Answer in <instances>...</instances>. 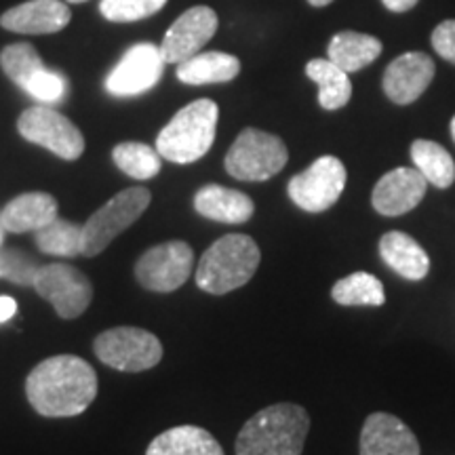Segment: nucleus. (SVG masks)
Instances as JSON below:
<instances>
[{"instance_id":"f257e3e1","label":"nucleus","mask_w":455,"mask_h":455,"mask_svg":"<svg viewBox=\"0 0 455 455\" xmlns=\"http://www.w3.org/2000/svg\"><path fill=\"white\" fill-rule=\"evenodd\" d=\"M26 396L44 418H74L87 411L98 396V373L81 356L44 358L28 375Z\"/></svg>"},{"instance_id":"f03ea898","label":"nucleus","mask_w":455,"mask_h":455,"mask_svg":"<svg viewBox=\"0 0 455 455\" xmlns=\"http://www.w3.org/2000/svg\"><path fill=\"white\" fill-rule=\"evenodd\" d=\"M310 430V415L293 403L261 409L236 436V455H301Z\"/></svg>"},{"instance_id":"7ed1b4c3","label":"nucleus","mask_w":455,"mask_h":455,"mask_svg":"<svg viewBox=\"0 0 455 455\" xmlns=\"http://www.w3.org/2000/svg\"><path fill=\"white\" fill-rule=\"evenodd\" d=\"M259 259V247L251 236L226 235L203 253L196 284L212 295H226L251 281Z\"/></svg>"},{"instance_id":"20e7f679","label":"nucleus","mask_w":455,"mask_h":455,"mask_svg":"<svg viewBox=\"0 0 455 455\" xmlns=\"http://www.w3.org/2000/svg\"><path fill=\"white\" fill-rule=\"evenodd\" d=\"M218 118L220 108L212 100H196L181 108L158 133V155L178 164L196 163L212 150Z\"/></svg>"},{"instance_id":"39448f33","label":"nucleus","mask_w":455,"mask_h":455,"mask_svg":"<svg viewBox=\"0 0 455 455\" xmlns=\"http://www.w3.org/2000/svg\"><path fill=\"white\" fill-rule=\"evenodd\" d=\"M152 195L146 188H127L112 196L104 207H100L87 224L83 226V255L95 258L106 251L118 235L138 221L148 207H150Z\"/></svg>"},{"instance_id":"423d86ee","label":"nucleus","mask_w":455,"mask_h":455,"mask_svg":"<svg viewBox=\"0 0 455 455\" xmlns=\"http://www.w3.org/2000/svg\"><path fill=\"white\" fill-rule=\"evenodd\" d=\"M289 161L287 146L276 135L259 129L241 131L226 155V171L241 181H266L281 173Z\"/></svg>"},{"instance_id":"0eeeda50","label":"nucleus","mask_w":455,"mask_h":455,"mask_svg":"<svg viewBox=\"0 0 455 455\" xmlns=\"http://www.w3.org/2000/svg\"><path fill=\"white\" fill-rule=\"evenodd\" d=\"M95 356L123 373H140L156 367L163 358V344L155 333L140 327H114L95 338Z\"/></svg>"},{"instance_id":"6e6552de","label":"nucleus","mask_w":455,"mask_h":455,"mask_svg":"<svg viewBox=\"0 0 455 455\" xmlns=\"http://www.w3.org/2000/svg\"><path fill=\"white\" fill-rule=\"evenodd\" d=\"M21 138L32 144L47 148L64 161H76L84 152V138L81 129L70 118L49 106H32L21 112L17 121Z\"/></svg>"},{"instance_id":"1a4fd4ad","label":"nucleus","mask_w":455,"mask_h":455,"mask_svg":"<svg viewBox=\"0 0 455 455\" xmlns=\"http://www.w3.org/2000/svg\"><path fill=\"white\" fill-rule=\"evenodd\" d=\"M346 180H348V173L338 156H321L308 169L293 175L287 192L299 209L308 213H321L339 201Z\"/></svg>"},{"instance_id":"9d476101","label":"nucleus","mask_w":455,"mask_h":455,"mask_svg":"<svg viewBox=\"0 0 455 455\" xmlns=\"http://www.w3.org/2000/svg\"><path fill=\"white\" fill-rule=\"evenodd\" d=\"M32 287L66 321L81 316L93 299V284L70 264L38 266Z\"/></svg>"},{"instance_id":"9b49d317","label":"nucleus","mask_w":455,"mask_h":455,"mask_svg":"<svg viewBox=\"0 0 455 455\" xmlns=\"http://www.w3.org/2000/svg\"><path fill=\"white\" fill-rule=\"evenodd\" d=\"M195 251L184 241H167L148 249L135 264V278L148 291L171 293L192 275Z\"/></svg>"},{"instance_id":"f8f14e48","label":"nucleus","mask_w":455,"mask_h":455,"mask_svg":"<svg viewBox=\"0 0 455 455\" xmlns=\"http://www.w3.org/2000/svg\"><path fill=\"white\" fill-rule=\"evenodd\" d=\"M164 60L161 49L150 43H141L131 47L116 68L108 74L106 89L116 98H133L141 95L161 81Z\"/></svg>"},{"instance_id":"ddd939ff","label":"nucleus","mask_w":455,"mask_h":455,"mask_svg":"<svg viewBox=\"0 0 455 455\" xmlns=\"http://www.w3.org/2000/svg\"><path fill=\"white\" fill-rule=\"evenodd\" d=\"M220 20L212 7H192L181 13L164 34L161 55L164 64H181L196 55L218 32Z\"/></svg>"},{"instance_id":"4468645a","label":"nucleus","mask_w":455,"mask_h":455,"mask_svg":"<svg viewBox=\"0 0 455 455\" xmlns=\"http://www.w3.org/2000/svg\"><path fill=\"white\" fill-rule=\"evenodd\" d=\"M428 190V181L418 169H392L373 188L371 203L375 212L386 218H398L413 212Z\"/></svg>"},{"instance_id":"2eb2a0df","label":"nucleus","mask_w":455,"mask_h":455,"mask_svg":"<svg viewBox=\"0 0 455 455\" xmlns=\"http://www.w3.org/2000/svg\"><path fill=\"white\" fill-rule=\"evenodd\" d=\"M435 72V60L430 55L419 51L398 55L384 72V93L398 106L413 104L428 89Z\"/></svg>"},{"instance_id":"dca6fc26","label":"nucleus","mask_w":455,"mask_h":455,"mask_svg":"<svg viewBox=\"0 0 455 455\" xmlns=\"http://www.w3.org/2000/svg\"><path fill=\"white\" fill-rule=\"evenodd\" d=\"M361 455H422L419 443L405 422L390 413H371L361 430Z\"/></svg>"},{"instance_id":"f3484780","label":"nucleus","mask_w":455,"mask_h":455,"mask_svg":"<svg viewBox=\"0 0 455 455\" xmlns=\"http://www.w3.org/2000/svg\"><path fill=\"white\" fill-rule=\"evenodd\" d=\"M70 17L61 0H28L0 17V26L17 34H55L70 24Z\"/></svg>"},{"instance_id":"a211bd4d","label":"nucleus","mask_w":455,"mask_h":455,"mask_svg":"<svg viewBox=\"0 0 455 455\" xmlns=\"http://www.w3.org/2000/svg\"><path fill=\"white\" fill-rule=\"evenodd\" d=\"M195 209L198 215L212 221H220V224H244L253 218L255 204L243 192L209 184L196 192Z\"/></svg>"},{"instance_id":"6ab92c4d","label":"nucleus","mask_w":455,"mask_h":455,"mask_svg":"<svg viewBox=\"0 0 455 455\" xmlns=\"http://www.w3.org/2000/svg\"><path fill=\"white\" fill-rule=\"evenodd\" d=\"M379 255L386 266L407 281H422L430 270V258L424 247L405 232H386L379 238Z\"/></svg>"},{"instance_id":"aec40b11","label":"nucleus","mask_w":455,"mask_h":455,"mask_svg":"<svg viewBox=\"0 0 455 455\" xmlns=\"http://www.w3.org/2000/svg\"><path fill=\"white\" fill-rule=\"evenodd\" d=\"M0 213L7 232H36L57 218V201L47 192H28L13 198Z\"/></svg>"},{"instance_id":"412c9836","label":"nucleus","mask_w":455,"mask_h":455,"mask_svg":"<svg viewBox=\"0 0 455 455\" xmlns=\"http://www.w3.org/2000/svg\"><path fill=\"white\" fill-rule=\"evenodd\" d=\"M146 455H224V449L204 428L175 426L158 435L148 445Z\"/></svg>"},{"instance_id":"4be33fe9","label":"nucleus","mask_w":455,"mask_h":455,"mask_svg":"<svg viewBox=\"0 0 455 455\" xmlns=\"http://www.w3.org/2000/svg\"><path fill=\"white\" fill-rule=\"evenodd\" d=\"M241 72L238 57L224 53V51H207L196 53L190 60L181 61L178 68V78L184 84H220L235 81Z\"/></svg>"},{"instance_id":"5701e85b","label":"nucleus","mask_w":455,"mask_h":455,"mask_svg":"<svg viewBox=\"0 0 455 455\" xmlns=\"http://www.w3.org/2000/svg\"><path fill=\"white\" fill-rule=\"evenodd\" d=\"M382 41L371 34L361 32H338L327 49V60L344 72H358L373 64L382 53Z\"/></svg>"},{"instance_id":"b1692460","label":"nucleus","mask_w":455,"mask_h":455,"mask_svg":"<svg viewBox=\"0 0 455 455\" xmlns=\"http://www.w3.org/2000/svg\"><path fill=\"white\" fill-rule=\"evenodd\" d=\"M306 76L318 84V104L325 110H339L352 98V83L344 72L329 60H312L306 66Z\"/></svg>"},{"instance_id":"393cba45","label":"nucleus","mask_w":455,"mask_h":455,"mask_svg":"<svg viewBox=\"0 0 455 455\" xmlns=\"http://www.w3.org/2000/svg\"><path fill=\"white\" fill-rule=\"evenodd\" d=\"M411 161L426 181L439 190H447L455 181V163L449 152L436 141L415 140L411 144Z\"/></svg>"},{"instance_id":"a878e982","label":"nucleus","mask_w":455,"mask_h":455,"mask_svg":"<svg viewBox=\"0 0 455 455\" xmlns=\"http://www.w3.org/2000/svg\"><path fill=\"white\" fill-rule=\"evenodd\" d=\"M36 235V247L47 255H57V258H76L83 255V226L74 221L55 218Z\"/></svg>"},{"instance_id":"bb28decb","label":"nucleus","mask_w":455,"mask_h":455,"mask_svg":"<svg viewBox=\"0 0 455 455\" xmlns=\"http://www.w3.org/2000/svg\"><path fill=\"white\" fill-rule=\"evenodd\" d=\"M112 158L124 175L141 181L156 178L163 164V156L158 155V150L140 144V141H123V144H118L112 150Z\"/></svg>"},{"instance_id":"cd10ccee","label":"nucleus","mask_w":455,"mask_h":455,"mask_svg":"<svg viewBox=\"0 0 455 455\" xmlns=\"http://www.w3.org/2000/svg\"><path fill=\"white\" fill-rule=\"evenodd\" d=\"M331 298L339 306H382L386 301L382 281L367 272H355L335 283Z\"/></svg>"},{"instance_id":"c85d7f7f","label":"nucleus","mask_w":455,"mask_h":455,"mask_svg":"<svg viewBox=\"0 0 455 455\" xmlns=\"http://www.w3.org/2000/svg\"><path fill=\"white\" fill-rule=\"evenodd\" d=\"M0 66H3L4 74L11 81L20 84L21 89L26 87L34 74L44 68L38 51L28 43H15L4 47L3 53H0Z\"/></svg>"},{"instance_id":"c756f323","label":"nucleus","mask_w":455,"mask_h":455,"mask_svg":"<svg viewBox=\"0 0 455 455\" xmlns=\"http://www.w3.org/2000/svg\"><path fill=\"white\" fill-rule=\"evenodd\" d=\"M164 4L167 0H101L100 11L108 21L127 24L158 13Z\"/></svg>"},{"instance_id":"7c9ffc66","label":"nucleus","mask_w":455,"mask_h":455,"mask_svg":"<svg viewBox=\"0 0 455 455\" xmlns=\"http://www.w3.org/2000/svg\"><path fill=\"white\" fill-rule=\"evenodd\" d=\"M36 270V261L21 249H0V278H4V281L30 287Z\"/></svg>"},{"instance_id":"2f4dec72","label":"nucleus","mask_w":455,"mask_h":455,"mask_svg":"<svg viewBox=\"0 0 455 455\" xmlns=\"http://www.w3.org/2000/svg\"><path fill=\"white\" fill-rule=\"evenodd\" d=\"M24 91L43 104H60L68 93V81L60 72L43 68L28 81Z\"/></svg>"},{"instance_id":"473e14b6","label":"nucleus","mask_w":455,"mask_h":455,"mask_svg":"<svg viewBox=\"0 0 455 455\" xmlns=\"http://www.w3.org/2000/svg\"><path fill=\"white\" fill-rule=\"evenodd\" d=\"M432 47L443 60L455 64V20H445L432 32Z\"/></svg>"},{"instance_id":"72a5a7b5","label":"nucleus","mask_w":455,"mask_h":455,"mask_svg":"<svg viewBox=\"0 0 455 455\" xmlns=\"http://www.w3.org/2000/svg\"><path fill=\"white\" fill-rule=\"evenodd\" d=\"M17 315V301L9 295H0V325Z\"/></svg>"},{"instance_id":"f704fd0d","label":"nucleus","mask_w":455,"mask_h":455,"mask_svg":"<svg viewBox=\"0 0 455 455\" xmlns=\"http://www.w3.org/2000/svg\"><path fill=\"white\" fill-rule=\"evenodd\" d=\"M384 7L395 11V13H405V11L413 9L418 4V0H382Z\"/></svg>"},{"instance_id":"c9c22d12","label":"nucleus","mask_w":455,"mask_h":455,"mask_svg":"<svg viewBox=\"0 0 455 455\" xmlns=\"http://www.w3.org/2000/svg\"><path fill=\"white\" fill-rule=\"evenodd\" d=\"M312 7H327L329 3H333V0H308Z\"/></svg>"},{"instance_id":"e433bc0d","label":"nucleus","mask_w":455,"mask_h":455,"mask_svg":"<svg viewBox=\"0 0 455 455\" xmlns=\"http://www.w3.org/2000/svg\"><path fill=\"white\" fill-rule=\"evenodd\" d=\"M4 241V226H3V213H0V247H3Z\"/></svg>"},{"instance_id":"4c0bfd02","label":"nucleus","mask_w":455,"mask_h":455,"mask_svg":"<svg viewBox=\"0 0 455 455\" xmlns=\"http://www.w3.org/2000/svg\"><path fill=\"white\" fill-rule=\"evenodd\" d=\"M451 135H453V141H455V116L451 118Z\"/></svg>"},{"instance_id":"58836bf2","label":"nucleus","mask_w":455,"mask_h":455,"mask_svg":"<svg viewBox=\"0 0 455 455\" xmlns=\"http://www.w3.org/2000/svg\"><path fill=\"white\" fill-rule=\"evenodd\" d=\"M68 3H87V0H68Z\"/></svg>"}]
</instances>
